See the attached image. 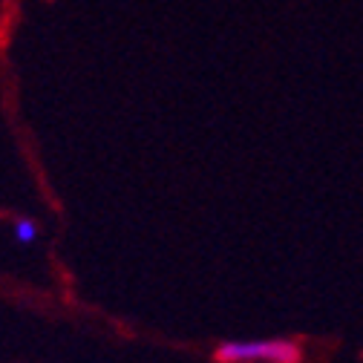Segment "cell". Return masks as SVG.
<instances>
[{"label": "cell", "instance_id": "2", "mask_svg": "<svg viewBox=\"0 0 363 363\" xmlns=\"http://www.w3.org/2000/svg\"><path fill=\"white\" fill-rule=\"evenodd\" d=\"M35 237H38V225L32 219H18L15 222V240L18 242L29 245V242H35Z\"/></svg>", "mask_w": 363, "mask_h": 363}, {"label": "cell", "instance_id": "1", "mask_svg": "<svg viewBox=\"0 0 363 363\" xmlns=\"http://www.w3.org/2000/svg\"><path fill=\"white\" fill-rule=\"evenodd\" d=\"M216 363H303V349L297 340H225L213 349Z\"/></svg>", "mask_w": 363, "mask_h": 363}]
</instances>
